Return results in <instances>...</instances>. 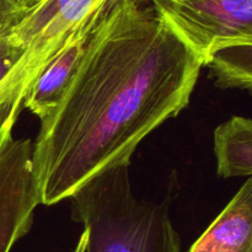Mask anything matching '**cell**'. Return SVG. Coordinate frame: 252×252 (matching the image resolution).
I'll return each mask as SVG.
<instances>
[{
    "mask_svg": "<svg viewBox=\"0 0 252 252\" xmlns=\"http://www.w3.org/2000/svg\"><path fill=\"white\" fill-rule=\"evenodd\" d=\"M202 66L154 12L135 0H110L32 144L39 203L70 198L100 172L130 162L149 133L189 105Z\"/></svg>",
    "mask_w": 252,
    "mask_h": 252,
    "instance_id": "cell-1",
    "label": "cell"
},
{
    "mask_svg": "<svg viewBox=\"0 0 252 252\" xmlns=\"http://www.w3.org/2000/svg\"><path fill=\"white\" fill-rule=\"evenodd\" d=\"M129 165L100 172L71 194V218L88 233L85 252H181L169 204L138 199Z\"/></svg>",
    "mask_w": 252,
    "mask_h": 252,
    "instance_id": "cell-2",
    "label": "cell"
},
{
    "mask_svg": "<svg viewBox=\"0 0 252 252\" xmlns=\"http://www.w3.org/2000/svg\"><path fill=\"white\" fill-rule=\"evenodd\" d=\"M110 0H41L6 34L22 51L7 90L22 105L47 63L78 33L93 30Z\"/></svg>",
    "mask_w": 252,
    "mask_h": 252,
    "instance_id": "cell-3",
    "label": "cell"
},
{
    "mask_svg": "<svg viewBox=\"0 0 252 252\" xmlns=\"http://www.w3.org/2000/svg\"><path fill=\"white\" fill-rule=\"evenodd\" d=\"M154 12L203 65L221 49L252 46V0H135Z\"/></svg>",
    "mask_w": 252,
    "mask_h": 252,
    "instance_id": "cell-4",
    "label": "cell"
},
{
    "mask_svg": "<svg viewBox=\"0 0 252 252\" xmlns=\"http://www.w3.org/2000/svg\"><path fill=\"white\" fill-rule=\"evenodd\" d=\"M32 140L12 139L0 154V252H10L30 231L39 203Z\"/></svg>",
    "mask_w": 252,
    "mask_h": 252,
    "instance_id": "cell-5",
    "label": "cell"
},
{
    "mask_svg": "<svg viewBox=\"0 0 252 252\" xmlns=\"http://www.w3.org/2000/svg\"><path fill=\"white\" fill-rule=\"evenodd\" d=\"M94 29L74 36L44 65L30 86L22 107L31 111L41 121L53 112L83 62Z\"/></svg>",
    "mask_w": 252,
    "mask_h": 252,
    "instance_id": "cell-6",
    "label": "cell"
},
{
    "mask_svg": "<svg viewBox=\"0 0 252 252\" xmlns=\"http://www.w3.org/2000/svg\"><path fill=\"white\" fill-rule=\"evenodd\" d=\"M189 252H252L251 179H248Z\"/></svg>",
    "mask_w": 252,
    "mask_h": 252,
    "instance_id": "cell-7",
    "label": "cell"
},
{
    "mask_svg": "<svg viewBox=\"0 0 252 252\" xmlns=\"http://www.w3.org/2000/svg\"><path fill=\"white\" fill-rule=\"evenodd\" d=\"M217 171L224 179L252 175V121L234 116L214 132Z\"/></svg>",
    "mask_w": 252,
    "mask_h": 252,
    "instance_id": "cell-8",
    "label": "cell"
},
{
    "mask_svg": "<svg viewBox=\"0 0 252 252\" xmlns=\"http://www.w3.org/2000/svg\"><path fill=\"white\" fill-rule=\"evenodd\" d=\"M209 66L217 85L221 89L252 86V46H238L217 52Z\"/></svg>",
    "mask_w": 252,
    "mask_h": 252,
    "instance_id": "cell-9",
    "label": "cell"
},
{
    "mask_svg": "<svg viewBox=\"0 0 252 252\" xmlns=\"http://www.w3.org/2000/svg\"><path fill=\"white\" fill-rule=\"evenodd\" d=\"M22 106L6 91H0V154L12 142V128Z\"/></svg>",
    "mask_w": 252,
    "mask_h": 252,
    "instance_id": "cell-10",
    "label": "cell"
},
{
    "mask_svg": "<svg viewBox=\"0 0 252 252\" xmlns=\"http://www.w3.org/2000/svg\"><path fill=\"white\" fill-rule=\"evenodd\" d=\"M21 57L22 51L19 47L15 46V44L7 38V36L0 37V91L10 93V91L7 90V79H9L12 69H14V66L16 65L17 62H19V59L21 58ZM20 105H21V103H20Z\"/></svg>",
    "mask_w": 252,
    "mask_h": 252,
    "instance_id": "cell-11",
    "label": "cell"
},
{
    "mask_svg": "<svg viewBox=\"0 0 252 252\" xmlns=\"http://www.w3.org/2000/svg\"><path fill=\"white\" fill-rule=\"evenodd\" d=\"M27 10L19 0H0V37H4L19 24Z\"/></svg>",
    "mask_w": 252,
    "mask_h": 252,
    "instance_id": "cell-12",
    "label": "cell"
},
{
    "mask_svg": "<svg viewBox=\"0 0 252 252\" xmlns=\"http://www.w3.org/2000/svg\"><path fill=\"white\" fill-rule=\"evenodd\" d=\"M86 240H88V234H86V231L84 230L83 234H81L80 239H79V243H78V245H76L75 251L74 252H85Z\"/></svg>",
    "mask_w": 252,
    "mask_h": 252,
    "instance_id": "cell-13",
    "label": "cell"
},
{
    "mask_svg": "<svg viewBox=\"0 0 252 252\" xmlns=\"http://www.w3.org/2000/svg\"><path fill=\"white\" fill-rule=\"evenodd\" d=\"M19 1L21 2L22 6H24L25 9L30 10V9H31V7H33L34 5L38 4V2L41 1V0H19Z\"/></svg>",
    "mask_w": 252,
    "mask_h": 252,
    "instance_id": "cell-14",
    "label": "cell"
}]
</instances>
